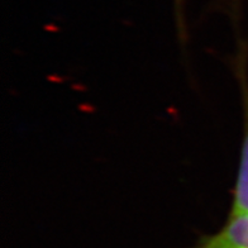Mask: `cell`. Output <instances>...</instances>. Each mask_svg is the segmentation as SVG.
<instances>
[{
	"instance_id": "obj_1",
	"label": "cell",
	"mask_w": 248,
	"mask_h": 248,
	"mask_svg": "<svg viewBox=\"0 0 248 248\" xmlns=\"http://www.w3.org/2000/svg\"><path fill=\"white\" fill-rule=\"evenodd\" d=\"M235 74L239 82L243 108V136L238 171L232 193V202L228 216H248V75L245 55L242 52L235 61Z\"/></svg>"
},
{
	"instance_id": "obj_2",
	"label": "cell",
	"mask_w": 248,
	"mask_h": 248,
	"mask_svg": "<svg viewBox=\"0 0 248 248\" xmlns=\"http://www.w3.org/2000/svg\"><path fill=\"white\" fill-rule=\"evenodd\" d=\"M189 248H248V216H228L222 228Z\"/></svg>"
}]
</instances>
